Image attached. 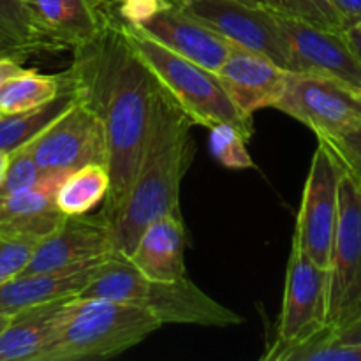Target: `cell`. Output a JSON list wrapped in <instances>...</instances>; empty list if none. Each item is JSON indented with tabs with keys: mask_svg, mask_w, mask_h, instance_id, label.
<instances>
[{
	"mask_svg": "<svg viewBox=\"0 0 361 361\" xmlns=\"http://www.w3.org/2000/svg\"><path fill=\"white\" fill-rule=\"evenodd\" d=\"M67 74L81 101L104 123L111 185L101 212L111 222L136 176L161 83L118 20H109L92 41L73 49Z\"/></svg>",
	"mask_w": 361,
	"mask_h": 361,
	"instance_id": "6da1fadb",
	"label": "cell"
},
{
	"mask_svg": "<svg viewBox=\"0 0 361 361\" xmlns=\"http://www.w3.org/2000/svg\"><path fill=\"white\" fill-rule=\"evenodd\" d=\"M192 126V120L161 85L136 176L109 222L116 252L129 257L145 228L157 219L183 217L180 185L196 155Z\"/></svg>",
	"mask_w": 361,
	"mask_h": 361,
	"instance_id": "7a4b0ae2",
	"label": "cell"
},
{
	"mask_svg": "<svg viewBox=\"0 0 361 361\" xmlns=\"http://www.w3.org/2000/svg\"><path fill=\"white\" fill-rule=\"evenodd\" d=\"M78 298H104L133 303L150 310L162 324L238 326L243 317L219 303L189 277L154 281L141 274L133 261L115 252L102 261Z\"/></svg>",
	"mask_w": 361,
	"mask_h": 361,
	"instance_id": "3957f363",
	"label": "cell"
},
{
	"mask_svg": "<svg viewBox=\"0 0 361 361\" xmlns=\"http://www.w3.org/2000/svg\"><path fill=\"white\" fill-rule=\"evenodd\" d=\"M161 326V321L143 307L74 296L42 361L113 358L141 344Z\"/></svg>",
	"mask_w": 361,
	"mask_h": 361,
	"instance_id": "277c9868",
	"label": "cell"
},
{
	"mask_svg": "<svg viewBox=\"0 0 361 361\" xmlns=\"http://www.w3.org/2000/svg\"><path fill=\"white\" fill-rule=\"evenodd\" d=\"M123 28L134 51L194 123L207 129L217 123H231L249 140L252 137V118L236 108L217 73L171 51L134 25L123 23Z\"/></svg>",
	"mask_w": 361,
	"mask_h": 361,
	"instance_id": "5b68a950",
	"label": "cell"
},
{
	"mask_svg": "<svg viewBox=\"0 0 361 361\" xmlns=\"http://www.w3.org/2000/svg\"><path fill=\"white\" fill-rule=\"evenodd\" d=\"M338 224L331 252L328 286V328L342 330L361 317V182L342 173Z\"/></svg>",
	"mask_w": 361,
	"mask_h": 361,
	"instance_id": "8992f818",
	"label": "cell"
},
{
	"mask_svg": "<svg viewBox=\"0 0 361 361\" xmlns=\"http://www.w3.org/2000/svg\"><path fill=\"white\" fill-rule=\"evenodd\" d=\"M296 215L293 243L323 268H330L338 224V189L344 168L323 140H317Z\"/></svg>",
	"mask_w": 361,
	"mask_h": 361,
	"instance_id": "52a82bcc",
	"label": "cell"
},
{
	"mask_svg": "<svg viewBox=\"0 0 361 361\" xmlns=\"http://www.w3.org/2000/svg\"><path fill=\"white\" fill-rule=\"evenodd\" d=\"M274 108L309 127L317 137H334L361 123V92L334 78L289 71Z\"/></svg>",
	"mask_w": 361,
	"mask_h": 361,
	"instance_id": "ba28073f",
	"label": "cell"
},
{
	"mask_svg": "<svg viewBox=\"0 0 361 361\" xmlns=\"http://www.w3.org/2000/svg\"><path fill=\"white\" fill-rule=\"evenodd\" d=\"M176 6L236 48L268 56L289 71L281 18L267 6L245 0H178Z\"/></svg>",
	"mask_w": 361,
	"mask_h": 361,
	"instance_id": "9c48e42d",
	"label": "cell"
},
{
	"mask_svg": "<svg viewBox=\"0 0 361 361\" xmlns=\"http://www.w3.org/2000/svg\"><path fill=\"white\" fill-rule=\"evenodd\" d=\"M25 148L44 171H74L87 164L108 166L104 123L81 99Z\"/></svg>",
	"mask_w": 361,
	"mask_h": 361,
	"instance_id": "30bf717a",
	"label": "cell"
},
{
	"mask_svg": "<svg viewBox=\"0 0 361 361\" xmlns=\"http://www.w3.org/2000/svg\"><path fill=\"white\" fill-rule=\"evenodd\" d=\"M328 268L314 263L293 243L286 270L284 296L277 323V344L302 342L319 331L328 323Z\"/></svg>",
	"mask_w": 361,
	"mask_h": 361,
	"instance_id": "8fae6325",
	"label": "cell"
},
{
	"mask_svg": "<svg viewBox=\"0 0 361 361\" xmlns=\"http://www.w3.org/2000/svg\"><path fill=\"white\" fill-rule=\"evenodd\" d=\"M115 252L111 224L102 212L97 215H67L55 231L35 245L21 275L73 270L102 263Z\"/></svg>",
	"mask_w": 361,
	"mask_h": 361,
	"instance_id": "7c38bea8",
	"label": "cell"
},
{
	"mask_svg": "<svg viewBox=\"0 0 361 361\" xmlns=\"http://www.w3.org/2000/svg\"><path fill=\"white\" fill-rule=\"evenodd\" d=\"M279 18L288 46L289 71L334 78L361 92V60L353 51L344 30Z\"/></svg>",
	"mask_w": 361,
	"mask_h": 361,
	"instance_id": "4fadbf2b",
	"label": "cell"
},
{
	"mask_svg": "<svg viewBox=\"0 0 361 361\" xmlns=\"http://www.w3.org/2000/svg\"><path fill=\"white\" fill-rule=\"evenodd\" d=\"M134 27L147 32L150 37H154L155 41L164 44L171 51L178 53L214 73H219L222 63L236 48L224 37L215 34L207 25L180 9L176 4L162 7L143 23L134 25Z\"/></svg>",
	"mask_w": 361,
	"mask_h": 361,
	"instance_id": "5bb4252c",
	"label": "cell"
},
{
	"mask_svg": "<svg viewBox=\"0 0 361 361\" xmlns=\"http://www.w3.org/2000/svg\"><path fill=\"white\" fill-rule=\"evenodd\" d=\"M27 6L48 53L76 49L113 20L97 0H27Z\"/></svg>",
	"mask_w": 361,
	"mask_h": 361,
	"instance_id": "9a60e30c",
	"label": "cell"
},
{
	"mask_svg": "<svg viewBox=\"0 0 361 361\" xmlns=\"http://www.w3.org/2000/svg\"><path fill=\"white\" fill-rule=\"evenodd\" d=\"M73 171H46L35 187L0 194V235L41 242L67 217L56 204V192Z\"/></svg>",
	"mask_w": 361,
	"mask_h": 361,
	"instance_id": "2e32d148",
	"label": "cell"
},
{
	"mask_svg": "<svg viewBox=\"0 0 361 361\" xmlns=\"http://www.w3.org/2000/svg\"><path fill=\"white\" fill-rule=\"evenodd\" d=\"M288 69L259 53L235 48L217 76L243 115L254 118L263 108H274L284 92Z\"/></svg>",
	"mask_w": 361,
	"mask_h": 361,
	"instance_id": "e0dca14e",
	"label": "cell"
},
{
	"mask_svg": "<svg viewBox=\"0 0 361 361\" xmlns=\"http://www.w3.org/2000/svg\"><path fill=\"white\" fill-rule=\"evenodd\" d=\"M71 298L28 307L11 316L0 334V361H42L51 348Z\"/></svg>",
	"mask_w": 361,
	"mask_h": 361,
	"instance_id": "ac0fdd59",
	"label": "cell"
},
{
	"mask_svg": "<svg viewBox=\"0 0 361 361\" xmlns=\"http://www.w3.org/2000/svg\"><path fill=\"white\" fill-rule=\"evenodd\" d=\"M187 231L183 217L166 215L145 228L129 259L154 281H180L185 270Z\"/></svg>",
	"mask_w": 361,
	"mask_h": 361,
	"instance_id": "d6986e66",
	"label": "cell"
},
{
	"mask_svg": "<svg viewBox=\"0 0 361 361\" xmlns=\"http://www.w3.org/2000/svg\"><path fill=\"white\" fill-rule=\"evenodd\" d=\"M101 263L48 274L18 275L0 286V314L14 316L28 307L74 298L92 281Z\"/></svg>",
	"mask_w": 361,
	"mask_h": 361,
	"instance_id": "ffe728a7",
	"label": "cell"
},
{
	"mask_svg": "<svg viewBox=\"0 0 361 361\" xmlns=\"http://www.w3.org/2000/svg\"><path fill=\"white\" fill-rule=\"evenodd\" d=\"M80 99L69 74L66 71V85L55 99L27 111L0 115V150L16 152L48 129L56 118L63 115Z\"/></svg>",
	"mask_w": 361,
	"mask_h": 361,
	"instance_id": "44dd1931",
	"label": "cell"
},
{
	"mask_svg": "<svg viewBox=\"0 0 361 361\" xmlns=\"http://www.w3.org/2000/svg\"><path fill=\"white\" fill-rule=\"evenodd\" d=\"M66 85V73L41 74L25 69L0 88V115L27 111L46 104L60 94Z\"/></svg>",
	"mask_w": 361,
	"mask_h": 361,
	"instance_id": "7402d4cb",
	"label": "cell"
},
{
	"mask_svg": "<svg viewBox=\"0 0 361 361\" xmlns=\"http://www.w3.org/2000/svg\"><path fill=\"white\" fill-rule=\"evenodd\" d=\"M111 185L104 164H87L74 169L56 192V204L66 215H85L106 200Z\"/></svg>",
	"mask_w": 361,
	"mask_h": 361,
	"instance_id": "603a6c76",
	"label": "cell"
},
{
	"mask_svg": "<svg viewBox=\"0 0 361 361\" xmlns=\"http://www.w3.org/2000/svg\"><path fill=\"white\" fill-rule=\"evenodd\" d=\"M44 44L32 23L27 0H0V56L25 60L44 53Z\"/></svg>",
	"mask_w": 361,
	"mask_h": 361,
	"instance_id": "cb8c5ba5",
	"label": "cell"
},
{
	"mask_svg": "<svg viewBox=\"0 0 361 361\" xmlns=\"http://www.w3.org/2000/svg\"><path fill=\"white\" fill-rule=\"evenodd\" d=\"M267 361H361V349L341 344L334 338V330L319 331L312 337L293 344H274L261 356Z\"/></svg>",
	"mask_w": 361,
	"mask_h": 361,
	"instance_id": "d4e9b609",
	"label": "cell"
},
{
	"mask_svg": "<svg viewBox=\"0 0 361 361\" xmlns=\"http://www.w3.org/2000/svg\"><path fill=\"white\" fill-rule=\"evenodd\" d=\"M208 147L215 161L228 169H250L254 161L247 150L249 137L231 123H217L210 127Z\"/></svg>",
	"mask_w": 361,
	"mask_h": 361,
	"instance_id": "484cf974",
	"label": "cell"
},
{
	"mask_svg": "<svg viewBox=\"0 0 361 361\" xmlns=\"http://www.w3.org/2000/svg\"><path fill=\"white\" fill-rule=\"evenodd\" d=\"M275 14L330 30H344L341 16L330 0H263Z\"/></svg>",
	"mask_w": 361,
	"mask_h": 361,
	"instance_id": "4316f807",
	"label": "cell"
},
{
	"mask_svg": "<svg viewBox=\"0 0 361 361\" xmlns=\"http://www.w3.org/2000/svg\"><path fill=\"white\" fill-rule=\"evenodd\" d=\"M44 169L37 166L34 161L30 152L25 147L18 148L16 152L11 154V164L9 171H7L6 178L0 183V194L9 192H20V190L32 189L37 185L44 176Z\"/></svg>",
	"mask_w": 361,
	"mask_h": 361,
	"instance_id": "83f0119b",
	"label": "cell"
},
{
	"mask_svg": "<svg viewBox=\"0 0 361 361\" xmlns=\"http://www.w3.org/2000/svg\"><path fill=\"white\" fill-rule=\"evenodd\" d=\"M37 243L35 240L0 235V286L21 275Z\"/></svg>",
	"mask_w": 361,
	"mask_h": 361,
	"instance_id": "f1b7e54d",
	"label": "cell"
},
{
	"mask_svg": "<svg viewBox=\"0 0 361 361\" xmlns=\"http://www.w3.org/2000/svg\"><path fill=\"white\" fill-rule=\"evenodd\" d=\"M97 2L113 20L140 25L162 7L175 4L176 0H97Z\"/></svg>",
	"mask_w": 361,
	"mask_h": 361,
	"instance_id": "f546056e",
	"label": "cell"
},
{
	"mask_svg": "<svg viewBox=\"0 0 361 361\" xmlns=\"http://www.w3.org/2000/svg\"><path fill=\"white\" fill-rule=\"evenodd\" d=\"M330 147L345 171L361 182V123L334 137H317Z\"/></svg>",
	"mask_w": 361,
	"mask_h": 361,
	"instance_id": "4dcf8cb0",
	"label": "cell"
},
{
	"mask_svg": "<svg viewBox=\"0 0 361 361\" xmlns=\"http://www.w3.org/2000/svg\"><path fill=\"white\" fill-rule=\"evenodd\" d=\"M330 2L341 16L344 30L361 23V0H330Z\"/></svg>",
	"mask_w": 361,
	"mask_h": 361,
	"instance_id": "1f68e13d",
	"label": "cell"
},
{
	"mask_svg": "<svg viewBox=\"0 0 361 361\" xmlns=\"http://www.w3.org/2000/svg\"><path fill=\"white\" fill-rule=\"evenodd\" d=\"M25 69H27V67H23V60L18 59V56H11V55L0 56V88H2L11 78L23 73Z\"/></svg>",
	"mask_w": 361,
	"mask_h": 361,
	"instance_id": "d6a6232c",
	"label": "cell"
},
{
	"mask_svg": "<svg viewBox=\"0 0 361 361\" xmlns=\"http://www.w3.org/2000/svg\"><path fill=\"white\" fill-rule=\"evenodd\" d=\"M334 338L337 342H341V344L355 345V348L361 349V317L356 319L355 323L342 328V330L334 331Z\"/></svg>",
	"mask_w": 361,
	"mask_h": 361,
	"instance_id": "836d02e7",
	"label": "cell"
},
{
	"mask_svg": "<svg viewBox=\"0 0 361 361\" xmlns=\"http://www.w3.org/2000/svg\"><path fill=\"white\" fill-rule=\"evenodd\" d=\"M345 37H348L349 44H351L353 51L358 55V59L361 60V23L355 25V27H349L344 30Z\"/></svg>",
	"mask_w": 361,
	"mask_h": 361,
	"instance_id": "e575fe53",
	"label": "cell"
},
{
	"mask_svg": "<svg viewBox=\"0 0 361 361\" xmlns=\"http://www.w3.org/2000/svg\"><path fill=\"white\" fill-rule=\"evenodd\" d=\"M9 164H11V154L9 152L0 150V183L4 182L7 171H9Z\"/></svg>",
	"mask_w": 361,
	"mask_h": 361,
	"instance_id": "d590c367",
	"label": "cell"
},
{
	"mask_svg": "<svg viewBox=\"0 0 361 361\" xmlns=\"http://www.w3.org/2000/svg\"><path fill=\"white\" fill-rule=\"evenodd\" d=\"M11 321V316H6V314H0V334H2L4 330H6V326L9 324Z\"/></svg>",
	"mask_w": 361,
	"mask_h": 361,
	"instance_id": "8d00e7d4",
	"label": "cell"
},
{
	"mask_svg": "<svg viewBox=\"0 0 361 361\" xmlns=\"http://www.w3.org/2000/svg\"><path fill=\"white\" fill-rule=\"evenodd\" d=\"M176 2H178V0H176ZM176 2H175V4H176ZM245 2H250V4H261V6H264L263 0H245Z\"/></svg>",
	"mask_w": 361,
	"mask_h": 361,
	"instance_id": "74e56055",
	"label": "cell"
}]
</instances>
